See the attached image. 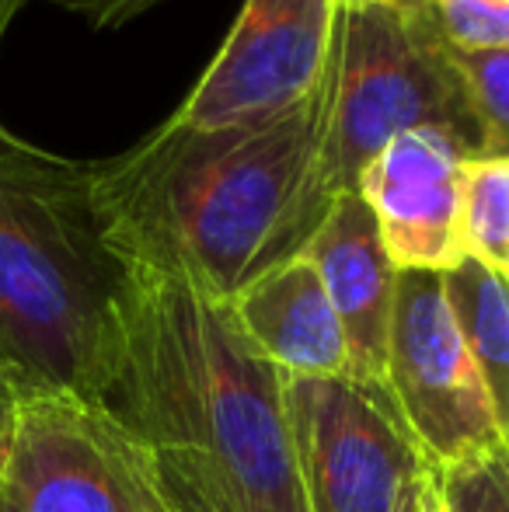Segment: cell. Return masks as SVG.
I'll return each mask as SVG.
<instances>
[{
    "instance_id": "obj_1",
    "label": "cell",
    "mask_w": 509,
    "mask_h": 512,
    "mask_svg": "<svg viewBox=\"0 0 509 512\" xmlns=\"http://www.w3.org/2000/svg\"><path fill=\"white\" fill-rule=\"evenodd\" d=\"M321 88L290 112L196 129L175 115L119 157L91 164L105 241L129 269L231 304L297 258L328 209L314 196Z\"/></svg>"
},
{
    "instance_id": "obj_2",
    "label": "cell",
    "mask_w": 509,
    "mask_h": 512,
    "mask_svg": "<svg viewBox=\"0 0 509 512\" xmlns=\"http://www.w3.org/2000/svg\"><path fill=\"white\" fill-rule=\"evenodd\" d=\"M95 401L150 453H199L255 506L307 512L283 373L224 300L129 269Z\"/></svg>"
},
{
    "instance_id": "obj_3",
    "label": "cell",
    "mask_w": 509,
    "mask_h": 512,
    "mask_svg": "<svg viewBox=\"0 0 509 512\" xmlns=\"http://www.w3.org/2000/svg\"><path fill=\"white\" fill-rule=\"evenodd\" d=\"M129 265L105 241L91 164L0 157V384L95 401Z\"/></svg>"
},
{
    "instance_id": "obj_4",
    "label": "cell",
    "mask_w": 509,
    "mask_h": 512,
    "mask_svg": "<svg viewBox=\"0 0 509 512\" xmlns=\"http://www.w3.org/2000/svg\"><path fill=\"white\" fill-rule=\"evenodd\" d=\"M415 129H440L482 161V126L429 11L339 7L314 140L318 203L356 192L370 161Z\"/></svg>"
},
{
    "instance_id": "obj_5",
    "label": "cell",
    "mask_w": 509,
    "mask_h": 512,
    "mask_svg": "<svg viewBox=\"0 0 509 512\" xmlns=\"http://www.w3.org/2000/svg\"><path fill=\"white\" fill-rule=\"evenodd\" d=\"M0 485L21 512H164L150 450L74 391L14 394Z\"/></svg>"
},
{
    "instance_id": "obj_6",
    "label": "cell",
    "mask_w": 509,
    "mask_h": 512,
    "mask_svg": "<svg viewBox=\"0 0 509 512\" xmlns=\"http://www.w3.org/2000/svg\"><path fill=\"white\" fill-rule=\"evenodd\" d=\"M283 411L307 512H394L429 460L384 380L283 377Z\"/></svg>"
},
{
    "instance_id": "obj_7",
    "label": "cell",
    "mask_w": 509,
    "mask_h": 512,
    "mask_svg": "<svg viewBox=\"0 0 509 512\" xmlns=\"http://www.w3.org/2000/svg\"><path fill=\"white\" fill-rule=\"evenodd\" d=\"M384 384L440 467L503 446L485 380L447 304L443 272H398Z\"/></svg>"
},
{
    "instance_id": "obj_8",
    "label": "cell",
    "mask_w": 509,
    "mask_h": 512,
    "mask_svg": "<svg viewBox=\"0 0 509 512\" xmlns=\"http://www.w3.org/2000/svg\"><path fill=\"white\" fill-rule=\"evenodd\" d=\"M335 21V0H245L175 119L220 129L272 119L307 102L325 81Z\"/></svg>"
},
{
    "instance_id": "obj_9",
    "label": "cell",
    "mask_w": 509,
    "mask_h": 512,
    "mask_svg": "<svg viewBox=\"0 0 509 512\" xmlns=\"http://www.w3.org/2000/svg\"><path fill=\"white\" fill-rule=\"evenodd\" d=\"M471 157L440 129L391 140L360 175L356 192L370 206L398 272H450L464 262L461 185Z\"/></svg>"
},
{
    "instance_id": "obj_10",
    "label": "cell",
    "mask_w": 509,
    "mask_h": 512,
    "mask_svg": "<svg viewBox=\"0 0 509 512\" xmlns=\"http://www.w3.org/2000/svg\"><path fill=\"white\" fill-rule=\"evenodd\" d=\"M318 269L349 345V377L384 380L398 265L360 192L339 196L318 234L300 251Z\"/></svg>"
},
{
    "instance_id": "obj_11",
    "label": "cell",
    "mask_w": 509,
    "mask_h": 512,
    "mask_svg": "<svg viewBox=\"0 0 509 512\" xmlns=\"http://www.w3.org/2000/svg\"><path fill=\"white\" fill-rule=\"evenodd\" d=\"M252 345L283 377H349V345L311 258L297 255L231 300Z\"/></svg>"
},
{
    "instance_id": "obj_12",
    "label": "cell",
    "mask_w": 509,
    "mask_h": 512,
    "mask_svg": "<svg viewBox=\"0 0 509 512\" xmlns=\"http://www.w3.org/2000/svg\"><path fill=\"white\" fill-rule=\"evenodd\" d=\"M447 304L485 380L499 439L509 450V283L499 269L464 258L443 272Z\"/></svg>"
},
{
    "instance_id": "obj_13",
    "label": "cell",
    "mask_w": 509,
    "mask_h": 512,
    "mask_svg": "<svg viewBox=\"0 0 509 512\" xmlns=\"http://www.w3.org/2000/svg\"><path fill=\"white\" fill-rule=\"evenodd\" d=\"M464 258L503 272L509 262V157L464 164L461 185Z\"/></svg>"
},
{
    "instance_id": "obj_14",
    "label": "cell",
    "mask_w": 509,
    "mask_h": 512,
    "mask_svg": "<svg viewBox=\"0 0 509 512\" xmlns=\"http://www.w3.org/2000/svg\"><path fill=\"white\" fill-rule=\"evenodd\" d=\"M150 471L171 512H272L248 502L234 481L199 453H150Z\"/></svg>"
},
{
    "instance_id": "obj_15",
    "label": "cell",
    "mask_w": 509,
    "mask_h": 512,
    "mask_svg": "<svg viewBox=\"0 0 509 512\" xmlns=\"http://www.w3.org/2000/svg\"><path fill=\"white\" fill-rule=\"evenodd\" d=\"M471 112L482 126V161L509 157V49L499 53H457L447 49Z\"/></svg>"
},
{
    "instance_id": "obj_16",
    "label": "cell",
    "mask_w": 509,
    "mask_h": 512,
    "mask_svg": "<svg viewBox=\"0 0 509 512\" xmlns=\"http://www.w3.org/2000/svg\"><path fill=\"white\" fill-rule=\"evenodd\" d=\"M429 18L443 46L457 53L509 49V0H433Z\"/></svg>"
},
{
    "instance_id": "obj_17",
    "label": "cell",
    "mask_w": 509,
    "mask_h": 512,
    "mask_svg": "<svg viewBox=\"0 0 509 512\" xmlns=\"http://www.w3.org/2000/svg\"><path fill=\"white\" fill-rule=\"evenodd\" d=\"M440 492L447 512H509V450L496 446L440 467Z\"/></svg>"
},
{
    "instance_id": "obj_18",
    "label": "cell",
    "mask_w": 509,
    "mask_h": 512,
    "mask_svg": "<svg viewBox=\"0 0 509 512\" xmlns=\"http://www.w3.org/2000/svg\"><path fill=\"white\" fill-rule=\"evenodd\" d=\"M53 4L84 18L91 28H119L126 21H133L136 14L161 4V0H53Z\"/></svg>"
},
{
    "instance_id": "obj_19",
    "label": "cell",
    "mask_w": 509,
    "mask_h": 512,
    "mask_svg": "<svg viewBox=\"0 0 509 512\" xmlns=\"http://www.w3.org/2000/svg\"><path fill=\"white\" fill-rule=\"evenodd\" d=\"M394 512H447L443 492H440V464H436L433 457L412 474V481L405 485Z\"/></svg>"
},
{
    "instance_id": "obj_20",
    "label": "cell",
    "mask_w": 509,
    "mask_h": 512,
    "mask_svg": "<svg viewBox=\"0 0 509 512\" xmlns=\"http://www.w3.org/2000/svg\"><path fill=\"white\" fill-rule=\"evenodd\" d=\"M21 7H25V0H0V42H4L7 28H11V21L18 18Z\"/></svg>"
},
{
    "instance_id": "obj_21",
    "label": "cell",
    "mask_w": 509,
    "mask_h": 512,
    "mask_svg": "<svg viewBox=\"0 0 509 512\" xmlns=\"http://www.w3.org/2000/svg\"><path fill=\"white\" fill-rule=\"evenodd\" d=\"M25 147H32V143L21 140V136H14L11 129L0 122V157H4V154H18V150H25Z\"/></svg>"
},
{
    "instance_id": "obj_22",
    "label": "cell",
    "mask_w": 509,
    "mask_h": 512,
    "mask_svg": "<svg viewBox=\"0 0 509 512\" xmlns=\"http://www.w3.org/2000/svg\"><path fill=\"white\" fill-rule=\"evenodd\" d=\"M11 401L14 394L0 384V453H4V436H7V418H11Z\"/></svg>"
},
{
    "instance_id": "obj_23",
    "label": "cell",
    "mask_w": 509,
    "mask_h": 512,
    "mask_svg": "<svg viewBox=\"0 0 509 512\" xmlns=\"http://www.w3.org/2000/svg\"><path fill=\"white\" fill-rule=\"evenodd\" d=\"M391 7H398V11H408V14H422L433 7V0H387Z\"/></svg>"
},
{
    "instance_id": "obj_24",
    "label": "cell",
    "mask_w": 509,
    "mask_h": 512,
    "mask_svg": "<svg viewBox=\"0 0 509 512\" xmlns=\"http://www.w3.org/2000/svg\"><path fill=\"white\" fill-rule=\"evenodd\" d=\"M339 7H370V4H387V0H335Z\"/></svg>"
},
{
    "instance_id": "obj_25",
    "label": "cell",
    "mask_w": 509,
    "mask_h": 512,
    "mask_svg": "<svg viewBox=\"0 0 509 512\" xmlns=\"http://www.w3.org/2000/svg\"><path fill=\"white\" fill-rule=\"evenodd\" d=\"M0 512H21V509L11 502V495L4 492V485H0Z\"/></svg>"
},
{
    "instance_id": "obj_26",
    "label": "cell",
    "mask_w": 509,
    "mask_h": 512,
    "mask_svg": "<svg viewBox=\"0 0 509 512\" xmlns=\"http://www.w3.org/2000/svg\"><path fill=\"white\" fill-rule=\"evenodd\" d=\"M503 276H506V283H509V262H506V269H503Z\"/></svg>"
},
{
    "instance_id": "obj_27",
    "label": "cell",
    "mask_w": 509,
    "mask_h": 512,
    "mask_svg": "<svg viewBox=\"0 0 509 512\" xmlns=\"http://www.w3.org/2000/svg\"><path fill=\"white\" fill-rule=\"evenodd\" d=\"M164 512H171V509H168V506H164Z\"/></svg>"
}]
</instances>
